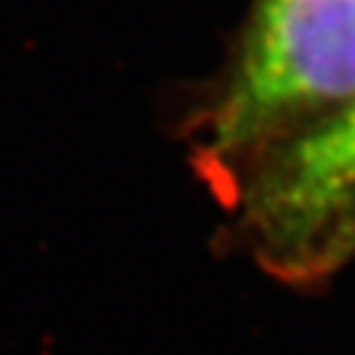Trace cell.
Returning a JSON list of instances; mask_svg holds the SVG:
<instances>
[{
  "label": "cell",
  "mask_w": 355,
  "mask_h": 355,
  "mask_svg": "<svg viewBox=\"0 0 355 355\" xmlns=\"http://www.w3.org/2000/svg\"><path fill=\"white\" fill-rule=\"evenodd\" d=\"M355 101V0H255L205 121L216 168L268 148Z\"/></svg>",
  "instance_id": "6da1fadb"
},
{
  "label": "cell",
  "mask_w": 355,
  "mask_h": 355,
  "mask_svg": "<svg viewBox=\"0 0 355 355\" xmlns=\"http://www.w3.org/2000/svg\"><path fill=\"white\" fill-rule=\"evenodd\" d=\"M355 195V101L268 148L240 195L242 224L266 266L290 277L297 258Z\"/></svg>",
  "instance_id": "7a4b0ae2"
},
{
  "label": "cell",
  "mask_w": 355,
  "mask_h": 355,
  "mask_svg": "<svg viewBox=\"0 0 355 355\" xmlns=\"http://www.w3.org/2000/svg\"><path fill=\"white\" fill-rule=\"evenodd\" d=\"M355 258V195L331 216L327 227L292 266L290 277H321Z\"/></svg>",
  "instance_id": "3957f363"
}]
</instances>
